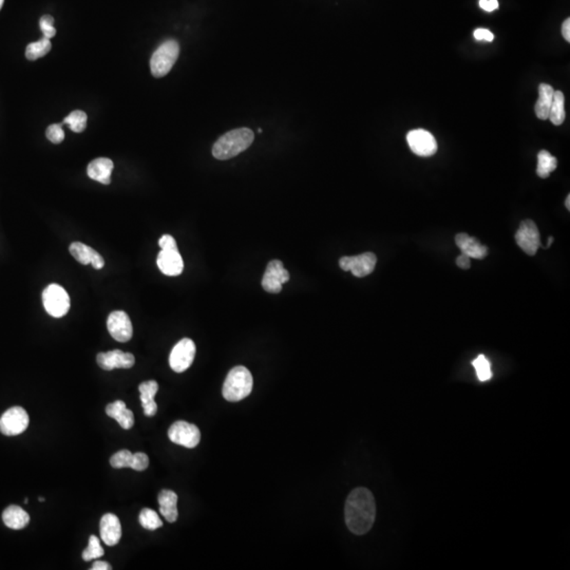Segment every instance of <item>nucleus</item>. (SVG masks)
I'll return each instance as SVG.
<instances>
[{"label": "nucleus", "mask_w": 570, "mask_h": 570, "mask_svg": "<svg viewBox=\"0 0 570 570\" xmlns=\"http://www.w3.org/2000/svg\"><path fill=\"white\" fill-rule=\"evenodd\" d=\"M565 98L562 91H554L551 107L549 111V120L556 126H560L565 120Z\"/></svg>", "instance_id": "25"}, {"label": "nucleus", "mask_w": 570, "mask_h": 570, "mask_svg": "<svg viewBox=\"0 0 570 570\" xmlns=\"http://www.w3.org/2000/svg\"><path fill=\"white\" fill-rule=\"evenodd\" d=\"M88 118L84 111H73L63 120V125H68L72 131L81 134L86 129Z\"/></svg>", "instance_id": "29"}, {"label": "nucleus", "mask_w": 570, "mask_h": 570, "mask_svg": "<svg viewBox=\"0 0 570 570\" xmlns=\"http://www.w3.org/2000/svg\"><path fill=\"white\" fill-rule=\"evenodd\" d=\"M516 242L524 253L529 256H534L538 247L541 246L540 233L538 226L531 220L520 222V227L516 233Z\"/></svg>", "instance_id": "10"}, {"label": "nucleus", "mask_w": 570, "mask_h": 570, "mask_svg": "<svg viewBox=\"0 0 570 570\" xmlns=\"http://www.w3.org/2000/svg\"><path fill=\"white\" fill-rule=\"evenodd\" d=\"M558 166L557 158L552 156L549 152L546 150H542L538 154V167H536V173L538 177L542 179H546L549 177L550 173L556 170Z\"/></svg>", "instance_id": "26"}, {"label": "nucleus", "mask_w": 570, "mask_h": 570, "mask_svg": "<svg viewBox=\"0 0 570 570\" xmlns=\"http://www.w3.org/2000/svg\"><path fill=\"white\" fill-rule=\"evenodd\" d=\"M455 243L462 253L470 259L482 260L488 255V249L483 245L478 239L470 237L468 233H458L455 235Z\"/></svg>", "instance_id": "18"}, {"label": "nucleus", "mask_w": 570, "mask_h": 570, "mask_svg": "<svg viewBox=\"0 0 570 570\" xmlns=\"http://www.w3.org/2000/svg\"><path fill=\"white\" fill-rule=\"evenodd\" d=\"M253 379L251 372L242 366L231 370L225 379L222 393L227 401L235 403L246 399L253 391Z\"/></svg>", "instance_id": "3"}, {"label": "nucleus", "mask_w": 570, "mask_h": 570, "mask_svg": "<svg viewBox=\"0 0 570 570\" xmlns=\"http://www.w3.org/2000/svg\"><path fill=\"white\" fill-rule=\"evenodd\" d=\"M110 569H111L110 564L107 563V562H104V561L94 562V564H93L92 567H91V570H110Z\"/></svg>", "instance_id": "41"}, {"label": "nucleus", "mask_w": 570, "mask_h": 570, "mask_svg": "<svg viewBox=\"0 0 570 570\" xmlns=\"http://www.w3.org/2000/svg\"><path fill=\"white\" fill-rule=\"evenodd\" d=\"M29 423V415L23 408H10L0 417V432L7 436H16L27 430Z\"/></svg>", "instance_id": "7"}, {"label": "nucleus", "mask_w": 570, "mask_h": 570, "mask_svg": "<svg viewBox=\"0 0 570 570\" xmlns=\"http://www.w3.org/2000/svg\"><path fill=\"white\" fill-rule=\"evenodd\" d=\"M51 48L52 45H51L50 39L43 37L41 41L28 45L25 49V57L29 61H36L50 52Z\"/></svg>", "instance_id": "27"}, {"label": "nucleus", "mask_w": 570, "mask_h": 570, "mask_svg": "<svg viewBox=\"0 0 570 570\" xmlns=\"http://www.w3.org/2000/svg\"><path fill=\"white\" fill-rule=\"evenodd\" d=\"M43 304L48 314L61 318L70 310V297L63 286L53 283L43 290Z\"/></svg>", "instance_id": "5"}, {"label": "nucleus", "mask_w": 570, "mask_h": 570, "mask_svg": "<svg viewBox=\"0 0 570 570\" xmlns=\"http://www.w3.org/2000/svg\"><path fill=\"white\" fill-rule=\"evenodd\" d=\"M158 268L166 276H179L183 273L184 261L179 249H162L156 259Z\"/></svg>", "instance_id": "15"}, {"label": "nucleus", "mask_w": 570, "mask_h": 570, "mask_svg": "<svg viewBox=\"0 0 570 570\" xmlns=\"http://www.w3.org/2000/svg\"><path fill=\"white\" fill-rule=\"evenodd\" d=\"M472 366L476 371L478 379L481 381H487L492 377L491 363L485 355H478L476 359L473 360Z\"/></svg>", "instance_id": "30"}, {"label": "nucleus", "mask_w": 570, "mask_h": 570, "mask_svg": "<svg viewBox=\"0 0 570 570\" xmlns=\"http://www.w3.org/2000/svg\"><path fill=\"white\" fill-rule=\"evenodd\" d=\"M110 465L114 468H132L134 465V453L129 450H120L112 455L110 458Z\"/></svg>", "instance_id": "32"}, {"label": "nucleus", "mask_w": 570, "mask_h": 570, "mask_svg": "<svg viewBox=\"0 0 570 570\" xmlns=\"http://www.w3.org/2000/svg\"><path fill=\"white\" fill-rule=\"evenodd\" d=\"M96 361L103 370L112 371L114 369H130L136 363V358L131 353L114 350L106 353L98 354Z\"/></svg>", "instance_id": "14"}, {"label": "nucleus", "mask_w": 570, "mask_h": 570, "mask_svg": "<svg viewBox=\"0 0 570 570\" xmlns=\"http://www.w3.org/2000/svg\"><path fill=\"white\" fill-rule=\"evenodd\" d=\"M138 520H140V524L142 525V527L150 530V531H154V530H156L158 528H161L163 526V522H162L158 514L154 510L150 509V508H144L140 511V516H138Z\"/></svg>", "instance_id": "28"}, {"label": "nucleus", "mask_w": 570, "mask_h": 570, "mask_svg": "<svg viewBox=\"0 0 570 570\" xmlns=\"http://www.w3.org/2000/svg\"><path fill=\"white\" fill-rule=\"evenodd\" d=\"M28 502H29V500H28V498H25V504H28Z\"/></svg>", "instance_id": "46"}, {"label": "nucleus", "mask_w": 570, "mask_h": 570, "mask_svg": "<svg viewBox=\"0 0 570 570\" xmlns=\"http://www.w3.org/2000/svg\"><path fill=\"white\" fill-rule=\"evenodd\" d=\"M377 258L375 253H364L358 256L342 257L339 265L344 272H351L357 278H363L372 274L375 269Z\"/></svg>", "instance_id": "9"}, {"label": "nucleus", "mask_w": 570, "mask_h": 570, "mask_svg": "<svg viewBox=\"0 0 570 570\" xmlns=\"http://www.w3.org/2000/svg\"><path fill=\"white\" fill-rule=\"evenodd\" d=\"M114 164L108 158H95L87 168V173L90 179L100 182L104 185H109L111 182V173L114 170Z\"/></svg>", "instance_id": "19"}, {"label": "nucleus", "mask_w": 570, "mask_h": 570, "mask_svg": "<svg viewBox=\"0 0 570 570\" xmlns=\"http://www.w3.org/2000/svg\"><path fill=\"white\" fill-rule=\"evenodd\" d=\"M100 532L101 538L106 545L116 546L122 538L120 518L116 514H104L101 520Z\"/></svg>", "instance_id": "16"}, {"label": "nucleus", "mask_w": 570, "mask_h": 570, "mask_svg": "<svg viewBox=\"0 0 570 570\" xmlns=\"http://www.w3.org/2000/svg\"><path fill=\"white\" fill-rule=\"evenodd\" d=\"M195 356V342L189 338H184L172 348L169 356L170 368L177 373L185 372L193 364Z\"/></svg>", "instance_id": "8"}, {"label": "nucleus", "mask_w": 570, "mask_h": 570, "mask_svg": "<svg viewBox=\"0 0 570 570\" xmlns=\"http://www.w3.org/2000/svg\"><path fill=\"white\" fill-rule=\"evenodd\" d=\"M407 142L412 151L419 156H431L436 154V140L433 134L427 130H411L408 134Z\"/></svg>", "instance_id": "13"}, {"label": "nucleus", "mask_w": 570, "mask_h": 570, "mask_svg": "<svg viewBox=\"0 0 570 570\" xmlns=\"http://www.w3.org/2000/svg\"><path fill=\"white\" fill-rule=\"evenodd\" d=\"M168 437L172 443L179 446L193 449L199 445L201 441V432L199 427L193 423L179 421L172 423L168 430Z\"/></svg>", "instance_id": "6"}, {"label": "nucleus", "mask_w": 570, "mask_h": 570, "mask_svg": "<svg viewBox=\"0 0 570 570\" xmlns=\"http://www.w3.org/2000/svg\"><path fill=\"white\" fill-rule=\"evenodd\" d=\"M180 54V45L174 39H168L158 45L150 59V69L154 77L165 76L171 70Z\"/></svg>", "instance_id": "4"}, {"label": "nucleus", "mask_w": 570, "mask_h": 570, "mask_svg": "<svg viewBox=\"0 0 570 570\" xmlns=\"http://www.w3.org/2000/svg\"><path fill=\"white\" fill-rule=\"evenodd\" d=\"M471 259L469 258L468 256L462 253V255H459L456 259V264L457 266L461 267L462 269H468L471 265Z\"/></svg>", "instance_id": "39"}, {"label": "nucleus", "mask_w": 570, "mask_h": 570, "mask_svg": "<svg viewBox=\"0 0 570 570\" xmlns=\"http://www.w3.org/2000/svg\"><path fill=\"white\" fill-rule=\"evenodd\" d=\"M552 241H553V237H550L549 239H548L547 247H549L550 245L552 244Z\"/></svg>", "instance_id": "43"}, {"label": "nucleus", "mask_w": 570, "mask_h": 570, "mask_svg": "<svg viewBox=\"0 0 570 570\" xmlns=\"http://www.w3.org/2000/svg\"><path fill=\"white\" fill-rule=\"evenodd\" d=\"M107 328L111 337L118 342L129 341L134 335L131 320L124 310H114L109 315Z\"/></svg>", "instance_id": "11"}, {"label": "nucleus", "mask_w": 570, "mask_h": 570, "mask_svg": "<svg viewBox=\"0 0 570 570\" xmlns=\"http://www.w3.org/2000/svg\"><path fill=\"white\" fill-rule=\"evenodd\" d=\"M3 3H5V0H0V9L3 8Z\"/></svg>", "instance_id": "44"}, {"label": "nucleus", "mask_w": 570, "mask_h": 570, "mask_svg": "<svg viewBox=\"0 0 570 570\" xmlns=\"http://www.w3.org/2000/svg\"><path fill=\"white\" fill-rule=\"evenodd\" d=\"M473 35H474V39L476 41H486L490 43V41L494 39V33L487 29H476L474 33H473Z\"/></svg>", "instance_id": "37"}, {"label": "nucleus", "mask_w": 570, "mask_h": 570, "mask_svg": "<svg viewBox=\"0 0 570 570\" xmlns=\"http://www.w3.org/2000/svg\"><path fill=\"white\" fill-rule=\"evenodd\" d=\"M138 391L140 393V401H142L144 414L146 416H154L158 412V405L154 401V396L158 393V385L156 380H148L138 386Z\"/></svg>", "instance_id": "20"}, {"label": "nucleus", "mask_w": 570, "mask_h": 570, "mask_svg": "<svg viewBox=\"0 0 570 570\" xmlns=\"http://www.w3.org/2000/svg\"><path fill=\"white\" fill-rule=\"evenodd\" d=\"M290 280V273L284 268L280 260H273L267 265L262 279L264 291L278 294L282 291V285Z\"/></svg>", "instance_id": "12"}, {"label": "nucleus", "mask_w": 570, "mask_h": 570, "mask_svg": "<svg viewBox=\"0 0 570 570\" xmlns=\"http://www.w3.org/2000/svg\"><path fill=\"white\" fill-rule=\"evenodd\" d=\"M565 205H566V209H567L568 211H569V209H570V196L569 195H568L567 198H566Z\"/></svg>", "instance_id": "42"}, {"label": "nucleus", "mask_w": 570, "mask_h": 570, "mask_svg": "<svg viewBox=\"0 0 570 570\" xmlns=\"http://www.w3.org/2000/svg\"><path fill=\"white\" fill-rule=\"evenodd\" d=\"M255 134L249 128L231 130L218 138L213 144V156L220 161L235 158L251 147Z\"/></svg>", "instance_id": "2"}, {"label": "nucleus", "mask_w": 570, "mask_h": 570, "mask_svg": "<svg viewBox=\"0 0 570 570\" xmlns=\"http://www.w3.org/2000/svg\"><path fill=\"white\" fill-rule=\"evenodd\" d=\"M106 414L111 419H116L125 430H129L134 427V413L131 410L127 409L126 403L123 401L109 403L106 407Z\"/></svg>", "instance_id": "21"}, {"label": "nucleus", "mask_w": 570, "mask_h": 570, "mask_svg": "<svg viewBox=\"0 0 570 570\" xmlns=\"http://www.w3.org/2000/svg\"><path fill=\"white\" fill-rule=\"evenodd\" d=\"M553 93V88L550 85L542 84L538 87V100L534 107V110H536V116L540 120H548L549 118Z\"/></svg>", "instance_id": "24"}, {"label": "nucleus", "mask_w": 570, "mask_h": 570, "mask_svg": "<svg viewBox=\"0 0 570 570\" xmlns=\"http://www.w3.org/2000/svg\"><path fill=\"white\" fill-rule=\"evenodd\" d=\"M104 553V549L101 546V542L98 536H91L89 538L88 547L83 551L82 557L84 561L89 562L91 560L103 557Z\"/></svg>", "instance_id": "31"}, {"label": "nucleus", "mask_w": 570, "mask_h": 570, "mask_svg": "<svg viewBox=\"0 0 570 570\" xmlns=\"http://www.w3.org/2000/svg\"><path fill=\"white\" fill-rule=\"evenodd\" d=\"M69 251L81 264L87 265L90 263L95 269H102L105 266L104 258L100 253L84 243L73 242L69 247Z\"/></svg>", "instance_id": "17"}, {"label": "nucleus", "mask_w": 570, "mask_h": 570, "mask_svg": "<svg viewBox=\"0 0 570 570\" xmlns=\"http://www.w3.org/2000/svg\"><path fill=\"white\" fill-rule=\"evenodd\" d=\"M480 7L484 11L492 12L498 9V0H480Z\"/></svg>", "instance_id": "38"}, {"label": "nucleus", "mask_w": 570, "mask_h": 570, "mask_svg": "<svg viewBox=\"0 0 570 570\" xmlns=\"http://www.w3.org/2000/svg\"><path fill=\"white\" fill-rule=\"evenodd\" d=\"M562 34H563L564 39L567 43L570 41V19H567L563 23V25H562Z\"/></svg>", "instance_id": "40"}, {"label": "nucleus", "mask_w": 570, "mask_h": 570, "mask_svg": "<svg viewBox=\"0 0 570 570\" xmlns=\"http://www.w3.org/2000/svg\"><path fill=\"white\" fill-rule=\"evenodd\" d=\"M61 127H63V123H61V124L50 125V126L48 127L45 136H47V138L53 144H59V142L65 140V132H63Z\"/></svg>", "instance_id": "34"}, {"label": "nucleus", "mask_w": 570, "mask_h": 570, "mask_svg": "<svg viewBox=\"0 0 570 570\" xmlns=\"http://www.w3.org/2000/svg\"><path fill=\"white\" fill-rule=\"evenodd\" d=\"M158 245L161 249H179L176 239L170 235H162L161 239L158 240Z\"/></svg>", "instance_id": "36"}, {"label": "nucleus", "mask_w": 570, "mask_h": 570, "mask_svg": "<svg viewBox=\"0 0 570 570\" xmlns=\"http://www.w3.org/2000/svg\"><path fill=\"white\" fill-rule=\"evenodd\" d=\"M41 32L43 37L51 39L56 34V29L54 28V19L51 15H43L39 21Z\"/></svg>", "instance_id": "33"}, {"label": "nucleus", "mask_w": 570, "mask_h": 570, "mask_svg": "<svg viewBox=\"0 0 570 570\" xmlns=\"http://www.w3.org/2000/svg\"><path fill=\"white\" fill-rule=\"evenodd\" d=\"M3 520L7 527L21 530L29 524L30 516L21 507L11 505L3 512Z\"/></svg>", "instance_id": "23"}, {"label": "nucleus", "mask_w": 570, "mask_h": 570, "mask_svg": "<svg viewBox=\"0 0 570 570\" xmlns=\"http://www.w3.org/2000/svg\"><path fill=\"white\" fill-rule=\"evenodd\" d=\"M39 502L43 503L45 502V498H43V496H41V498H39Z\"/></svg>", "instance_id": "45"}, {"label": "nucleus", "mask_w": 570, "mask_h": 570, "mask_svg": "<svg viewBox=\"0 0 570 570\" xmlns=\"http://www.w3.org/2000/svg\"><path fill=\"white\" fill-rule=\"evenodd\" d=\"M344 516L348 529L356 536H363L372 529L376 518V503L369 489L359 487L348 494Z\"/></svg>", "instance_id": "1"}, {"label": "nucleus", "mask_w": 570, "mask_h": 570, "mask_svg": "<svg viewBox=\"0 0 570 570\" xmlns=\"http://www.w3.org/2000/svg\"><path fill=\"white\" fill-rule=\"evenodd\" d=\"M149 466V458L145 453L138 452L134 454L132 468L136 471H144Z\"/></svg>", "instance_id": "35"}, {"label": "nucleus", "mask_w": 570, "mask_h": 570, "mask_svg": "<svg viewBox=\"0 0 570 570\" xmlns=\"http://www.w3.org/2000/svg\"><path fill=\"white\" fill-rule=\"evenodd\" d=\"M158 505L162 516L169 522H177L179 511H178V496L171 490H162L158 494Z\"/></svg>", "instance_id": "22"}]
</instances>
